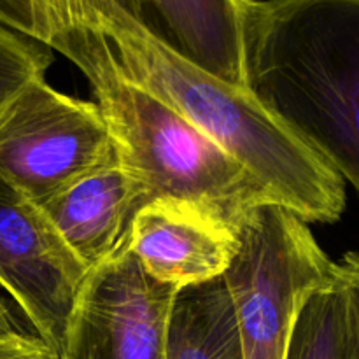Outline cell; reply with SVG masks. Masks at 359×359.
Instances as JSON below:
<instances>
[{
  "instance_id": "6",
  "label": "cell",
  "mask_w": 359,
  "mask_h": 359,
  "mask_svg": "<svg viewBox=\"0 0 359 359\" xmlns=\"http://www.w3.org/2000/svg\"><path fill=\"white\" fill-rule=\"evenodd\" d=\"M177 287L151 279L128 249L91 270L60 359H167L165 333Z\"/></svg>"
},
{
  "instance_id": "14",
  "label": "cell",
  "mask_w": 359,
  "mask_h": 359,
  "mask_svg": "<svg viewBox=\"0 0 359 359\" xmlns=\"http://www.w3.org/2000/svg\"><path fill=\"white\" fill-rule=\"evenodd\" d=\"M51 62L42 44L0 27V111L25 84L44 77Z\"/></svg>"
},
{
  "instance_id": "3",
  "label": "cell",
  "mask_w": 359,
  "mask_h": 359,
  "mask_svg": "<svg viewBox=\"0 0 359 359\" xmlns=\"http://www.w3.org/2000/svg\"><path fill=\"white\" fill-rule=\"evenodd\" d=\"M44 46L70 60L86 76L118 147L119 167L135 181L142 205L153 200L184 202L235 230L252 209L279 203L202 130L123 79L91 28H56Z\"/></svg>"
},
{
  "instance_id": "12",
  "label": "cell",
  "mask_w": 359,
  "mask_h": 359,
  "mask_svg": "<svg viewBox=\"0 0 359 359\" xmlns=\"http://www.w3.org/2000/svg\"><path fill=\"white\" fill-rule=\"evenodd\" d=\"M346 330V293L337 266V276L302 304L284 359H342Z\"/></svg>"
},
{
  "instance_id": "5",
  "label": "cell",
  "mask_w": 359,
  "mask_h": 359,
  "mask_svg": "<svg viewBox=\"0 0 359 359\" xmlns=\"http://www.w3.org/2000/svg\"><path fill=\"white\" fill-rule=\"evenodd\" d=\"M116 165L118 147L98 105L60 93L44 77L25 84L0 111V177L39 205Z\"/></svg>"
},
{
  "instance_id": "2",
  "label": "cell",
  "mask_w": 359,
  "mask_h": 359,
  "mask_svg": "<svg viewBox=\"0 0 359 359\" xmlns=\"http://www.w3.org/2000/svg\"><path fill=\"white\" fill-rule=\"evenodd\" d=\"M244 86L359 193V0H241Z\"/></svg>"
},
{
  "instance_id": "16",
  "label": "cell",
  "mask_w": 359,
  "mask_h": 359,
  "mask_svg": "<svg viewBox=\"0 0 359 359\" xmlns=\"http://www.w3.org/2000/svg\"><path fill=\"white\" fill-rule=\"evenodd\" d=\"M0 359H60L58 354L37 335L14 333L0 337Z\"/></svg>"
},
{
  "instance_id": "13",
  "label": "cell",
  "mask_w": 359,
  "mask_h": 359,
  "mask_svg": "<svg viewBox=\"0 0 359 359\" xmlns=\"http://www.w3.org/2000/svg\"><path fill=\"white\" fill-rule=\"evenodd\" d=\"M125 9L132 11L128 0H0V27L44 46L56 28L90 23Z\"/></svg>"
},
{
  "instance_id": "17",
  "label": "cell",
  "mask_w": 359,
  "mask_h": 359,
  "mask_svg": "<svg viewBox=\"0 0 359 359\" xmlns=\"http://www.w3.org/2000/svg\"><path fill=\"white\" fill-rule=\"evenodd\" d=\"M14 333H21V332L20 330H16L9 311H7L2 298H0V337H9V335H14Z\"/></svg>"
},
{
  "instance_id": "15",
  "label": "cell",
  "mask_w": 359,
  "mask_h": 359,
  "mask_svg": "<svg viewBox=\"0 0 359 359\" xmlns=\"http://www.w3.org/2000/svg\"><path fill=\"white\" fill-rule=\"evenodd\" d=\"M339 276L346 293L347 330L342 359H359V252H347L340 262Z\"/></svg>"
},
{
  "instance_id": "10",
  "label": "cell",
  "mask_w": 359,
  "mask_h": 359,
  "mask_svg": "<svg viewBox=\"0 0 359 359\" xmlns=\"http://www.w3.org/2000/svg\"><path fill=\"white\" fill-rule=\"evenodd\" d=\"M135 16L200 69L244 86L241 0H128Z\"/></svg>"
},
{
  "instance_id": "1",
  "label": "cell",
  "mask_w": 359,
  "mask_h": 359,
  "mask_svg": "<svg viewBox=\"0 0 359 359\" xmlns=\"http://www.w3.org/2000/svg\"><path fill=\"white\" fill-rule=\"evenodd\" d=\"M112 69L219 144L304 223H335L346 181L245 88L200 69L132 11L84 23Z\"/></svg>"
},
{
  "instance_id": "4",
  "label": "cell",
  "mask_w": 359,
  "mask_h": 359,
  "mask_svg": "<svg viewBox=\"0 0 359 359\" xmlns=\"http://www.w3.org/2000/svg\"><path fill=\"white\" fill-rule=\"evenodd\" d=\"M224 270L244 359H284L305 298L337 276L307 223L279 203L252 209L235 228Z\"/></svg>"
},
{
  "instance_id": "9",
  "label": "cell",
  "mask_w": 359,
  "mask_h": 359,
  "mask_svg": "<svg viewBox=\"0 0 359 359\" xmlns=\"http://www.w3.org/2000/svg\"><path fill=\"white\" fill-rule=\"evenodd\" d=\"M140 207L139 188L119 165L91 172L41 203L60 237L90 272L121 248Z\"/></svg>"
},
{
  "instance_id": "7",
  "label": "cell",
  "mask_w": 359,
  "mask_h": 359,
  "mask_svg": "<svg viewBox=\"0 0 359 359\" xmlns=\"http://www.w3.org/2000/svg\"><path fill=\"white\" fill-rule=\"evenodd\" d=\"M88 276L41 205L0 177V286L56 354Z\"/></svg>"
},
{
  "instance_id": "11",
  "label": "cell",
  "mask_w": 359,
  "mask_h": 359,
  "mask_svg": "<svg viewBox=\"0 0 359 359\" xmlns=\"http://www.w3.org/2000/svg\"><path fill=\"white\" fill-rule=\"evenodd\" d=\"M167 359H244L223 276L177 290L165 333Z\"/></svg>"
},
{
  "instance_id": "8",
  "label": "cell",
  "mask_w": 359,
  "mask_h": 359,
  "mask_svg": "<svg viewBox=\"0 0 359 359\" xmlns=\"http://www.w3.org/2000/svg\"><path fill=\"white\" fill-rule=\"evenodd\" d=\"M128 249L151 279L181 290L223 276L237 249V235L198 207L153 200L137 210Z\"/></svg>"
}]
</instances>
